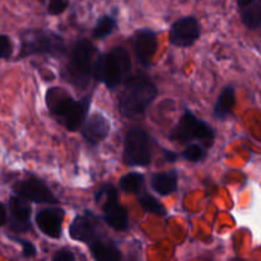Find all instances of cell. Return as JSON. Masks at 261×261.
I'll list each match as a JSON object with an SVG mask.
<instances>
[{"mask_svg": "<svg viewBox=\"0 0 261 261\" xmlns=\"http://www.w3.org/2000/svg\"><path fill=\"white\" fill-rule=\"evenodd\" d=\"M206 149L201 144L198 143H188L185 149L178 154V157L184 158V160L189 161L191 163H199L201 161L205 160L206 157Z\"/></svg>", "mask_w": 261, "mask_h": 261, "instance_id": "23", "label": "cell"}, {"mask_svg": "<svg viewBox=\"0 0 261 261\" xmlns=\"http://www.w3.org/2000/svg\"><path fill=\"white\" fill-rule=\"evenodd\" d=\"M9 218L7 223L8 227L14 233H25L32 231V222H31V214H32V206L31 201L22 196L13 194L9 199Z\"/></svg>", "mask_w": 261, "mask_h": 261, "instance_id": "11", "label": "cell"}, {"mask_svg": "<svg viewBox=\"0 0 261 261\" xmlns=\"http://www.w3.org/2000/svg\"><path fill=\"white\" fill-rule=\"evenodd\" d=\"M81 134L88 144L98 145L103 142L110 134L111 124L110 120L101 112H94L86 117L83 125L81 126Z\"/></svg>", "mask_w": 261, "mask_h": 261, "instance_id": "15", "label": "cell"}, {"mask_svg": "<svg viewBox=\"0 0 261 261\" xmlns=\"http://www.w3.org/2000/svg\"><path fill=\"white\" fill-rule=\"evenodd\" d=\"M144 180L145 177L143 173L132 171V172H127L124 176H121L119 181V188L124 193L138 194L144 186Z\"/></svg>", "mask_w": 261, "mask_h": 261, "instance_id": "22", "label": "cell"}, {"mask_svg": "<svg viewBox=\"0 0 261 261\" xmlns=\"http://www.w3.org/2000/svg\"><path fill=\"white\" fill-rule=\"evenodd\" d=\"M133 47L138 63L143 68H149L158 50L157 32L148 27L137 30L133 35Z\"/></svg>", "mask_w": 261, "mask_h": 261, "instance_id": "12", "label": "cell"}, {"mask_svg": "<svg viewBox=\"0 0 261 261\" xmlns=\"http://www.w3.org/2000/svg\"><path fill=\"white\" fill-rule=\"evenodd\" d=\"M178 172L177 170L157 172L150 178V188L161 196H168L177 190Z\"/></svg>", "mask_w": 261, "mask_h": 261, "instance_id": "18", "label": "cell"}, {"mask_svg": "<svg viewBox=\"0 0 261 261\" xmlns=\"http://www.w3.org/2000/svg\"><path fill=\"white\" fill-rule=\"evenodd\" d=\"M94 216L91 212L87 211L84 214H78L73 218L71 223L69 224V236L74 241L82 242V244L89 246L96 240L102 236L97 229L93 221Z\"/></svg>", "mask_w": 261, "mask_h": 261, "instance_id": "13", "label": "cell"}, {"mask_svg": "<svg viewBox=\"0 0 261 261\" xmlns=\"http://www.w3.org/2000/svg\"><path fill=\"white\" fill-rule=\"evenodd\" d=\"M234 106H236V89L232 84H228L219 93L216 105H214V119L218 120V121H226L233 114Z\"/></svg>", "mask_w": 261, "mask_h": 261, "instance_id": "17", "label": "cell"}, {"mask_svg": "<svg viewBox=\"0 0 261 261\" xmlns=\"http://www.w3.org/2000/svg\"><path fill=\"white\" fill-rule=\"evenodd\" d=\"M8 239L12 240V241L18 242V244L22 246V255L27 259H32V257L37 256V247L32 244L31 241L24 239H20V237L17 236H8Z\"/></svg>", "mask_w": 261, "mask_h": 261, "instance_id": "24", "label": "cell"}, {"mask_svg": "<svg viewBox=\"0 0 261 261\" xmlns=\"http://www.w3.org/2000/svg\"><path fill=\"white\" fill-rule=\"evenodd\" d=\"M162 152H163V155H165V160L167 161V162L170 163L177 162V158H178L177 153L172 152V150L170 149H166V148H162Z\"/></svg>", "mask_w": 261, "mask_h": 261, "instance_id": "28", "label": "cell"}, {"mask_svg": "<svg viewBox=\"0 0 261 261\" xmlns=\"http://www.w3.org/2000/svg\"><path fill=\"white\" fill-rule=\"evenodd\" d=\"M94 200L102 204V221L117 232L129 228V213L119 201V191L112 184H105L94 193Z\"/></svg>", "mask_w": 261, "mask_h": 261, "instance_id": "7", "label": "cell"}, {"mask_svg": "<svg viewBox=\"0 0 261 261\" xmlns=\"http://www.w3.org/2000/svg\"><path fill=\"white\" fill-rule=\"evenodd\" d=\"M119 99V111L125 119L142 120L148 107L158 96V88L152 79L145 74L129 76Z\"/></svg>", "mask_w": 261, "mask_h": 261, "instance_id": "2", "label": "cell"}, {"mask_svg": "<svg viewBox=\"0 0 261 261\" xmlns=\"http://www.w3.org/2000/svg\"><path fill=\"white\" fill-rule=\"evenodd\" d=\"M66 43L60 35L50 30L33 28L27 30L20 37V51L18 59L32 55H46L63 58L66 55Z\"/></svg>", "mask_w": 261, "mask_h": 261, "instance_id": "5", "label": "cell"}, {"mask_svg": "<svg viewBox=\"0 0 261 261\" xmlns=\"http://www.w3.org/2000/svg\"><path fill=\"white\" fill-rule=\"evenodd\" d=\"M8 221V214H7V206L4 203L0 201V227L5 226Z\"/></svg>", "mask_w": 261, "mask_h": 261, "instance_id": "29", "label": "cell"}, {"mask_svg": "<svg viewBox=\"0 0 261 261\" xmlns=\"http://www.w3.org/2000/svg\"><path fill=\"white\" fill-rule=\"evenodd\" d=\"M138 203L142 206L143 211L147 212V213L154 214V216L158 217L167 216V211H166L165 205L158 199H155L154 196L150 195L149 193L144 191L143 189L138 193Z\"/></svg>", "mask_w": 261, "mask_h": 261, "instance_id": "20", "label": "cell"}, {"mask_svg": "<svg viewBox=\"0 0 261 261\" xmlns=\"http://www.w3.org/2000/svg\"><path fill=\"white\" fill-rule=\"evenodd\" d=\"M13 53H14V45L10 37L8 35L0 33V60L12 58Z\"/></svg>", "mask_w": 261, "mask_h": 261, "instance_id": "25", "label": "cell"}, {"mask_svg": "<svg viewBox=\"0 0 261 261\" xmlns=\"http://www.w3.org/2000/svg\"><path fill=\"white\" fill-rule=\"evenodd\" d=\"M64 218H65L64 209L58 208V206H51V208L41 209L36 214L35 222L38 229L45 236L53 240H59L63 236Z\"/></svg>", "mask_w": 261, "mask_h": 261, "instance_id": "14", "label": "cell"}, {"mask_svg": "<svg viewBox=\"0 0 261 261\" xmlns=\"http://www.w3.org/2000/svg\"><path fill=\"white\" fill-rule=\"evenodd\" d=\"M13 191L17 195L37 204H58L59 199L53 193L47 184L37 176H28L17 181L13 185Z\"/></svg>", "mask_w": 261, "mask_h": 261, "instance_id": "10", "label": "cell"}, {"mask_svg": "<svg viewBox=\"0 0 261 261\" xmlns=\"http://www.w3.org/2000/svg\"><path fill=\"white\" fill-rule=\"evenodd\" d=\"M168 139L180 144L200 140L205 143V147H211L216 139V132L208 122L200 120L191 110L186 109L177 124L168 134Z\"/></svg>", "mask_w": 261, "mask_h": 261, "instance_id": "6", "label": "cell"}, {"mask_svg": "<svg viewBox=\"0 0 261 261\" xmlns=\"http://www.w3.org/2000/svg\"><path fill=\"white\" fill-rule=\"evenodd\" d=\"M201 35V25L194 15H185L172 23L168 31V42L175 47L188 48L195 45Z\"/></svg>", "mask_w": 261, "mask_h": 261, "instance_id": "9", "label": "cell"}, {"mask_svg": "<svg viewBox=\"0 0 261 261\" xmlns=\"http://www.w3.org/2000/svg\"><path fill=\"white\" fill-rule=\"evenodd\" d=\"M96 53L94 45L87 38L74 41L70 48L66 51L68 63L63 71L64 79L76 88L86 89L91 83Z\"/></svg>", "mask_w": 261, "mask_h": 261, "instance_id": "4", "label": "cell"}, {"mask_svg": "<svg viewBox=\"0 0 261 261\" xmlns=\"http://www.w3.org/2000/svg\"><path fill=\"white\" fill-rule=\"evenodd\" d=\"M254 2L255 0H237V7H239V9H244V8H246L247 5Z\"/></svg>", "mask_w": 261, "mask_h": 261, "instance_id": "30", "label": "cell"}, {"mask_svg": "<svg viewBox=\"0 0 261 261\" xmlns=\"http://www.w3.org/2000/svg\"><path fill=\"white\" fill-rule=\"evenodd\" d=\"M117 28V19L110 14H105L97 19L93 30H92V37L96 40H103L112 35L115 30Z\"/></svg>", "mask_w": 261, "mask_h": 261, "instance_id": "21", "label": "cell"}, {"mask_svg": "<svg viewBox=\"0 0 261 261\" xmlns=\"http://www.w3.org/2000/svg\"><path fill=\"white\" fill-rule=\"evenodd\" d=\"M68 0H50L47 7V13L50 15H60L68 8Z\"/></svg>", "mask_w": 261, "mask_h": 261, "instance_id": "26", "label": "cell"}, {"mask_svg": "<svg viewBox=\"0 0 261 261\" xmlns=\"http://www.w3.org/2000/svg\"><path fill=\"white\" fill-rule=\"evenodd\" d=\"M241 20L250 31H257L261 25V2L255 0L244 9H240Z\"/></svg>", "mask_w": 261, "mask_h": 261, "instance_id": "19", "label": "cell"}, {"mask_svg": "<svg viewBox=\"0 0 261 261\" xmlns=\"http://www.w3.org/2000/svg\"><path fill=\"white\" fill-rule=\"evenodd\" d=\"M46 105L56 121L69 132H78L88 116L91 109V96L74 99L66 89L51 87L46 92Z\"/></svg>", "mask_w": 261, "mask_h": 261, "instance_id": "1", "label": "cell"}, {"mask_svg": "<svg viewBox=\"0 0 261 261\" xmlns=\"http://www.w3.org/2000/svg\"><path fill=\"white\" fill-rule=\"evenodd\" d=\"M88 247L92 257L97 261H119L122 259V254L116 242L103 236L96 240Z\"/></svg>", "mask_w": 261, "mask_h": 261, "instance_id": "16", "label": "cell"}, {"mask_svg": "<svg viewBox=\"0 0 261 261\" xmlns=\"http://www.w3.org/2000/svg\"><path fill=\"white\" fill-rule=\"evenodd\" d=\"M122 162L129 167H147L152 162L150 138L144 129L134 126L125 134Z\"/></svg>", "mask_w": 261, "mask_h": 261, "instance_id": "8", "label": "cell"}, {"mask_svg": "<svg viewBox=\"0 0 261 261\" xmlns=\"http://www.w3.org/2000/svg\"><path fill=\"white\" fill-rule=\"evenodd\" d=\"M132 59L122 46H115L109 53L98 54L94 59L92 78L115 91L130 76Z\"/></svg>", "mask_w": 261, "mask_h": 261, "instance_id": "3", "label": "cell"}, {"mask_svg": "<svg viewBox=\"0 0 261 261\" xmlns=\"http://www.w3.org/2000/svg\"><path fill=\"white\" fill-rule=\"evenodd\" d=\"M76 257L74 252L69 249L58 250L53 256V261H74Z\"/></svg>", "mask_w": 261, "mask_h": 261, "instance_id": "27", "label": "cell"}]
</instances>
